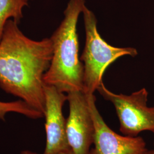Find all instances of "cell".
<instances>
[{
	"mask_svg": "<svg viewBox=\"0 0 154 154\" xmlns=\"http://www.w3.org/2000/svg\"><path fill=\"white\" fill-rule=\"evenodd\" d=\"M18 25L9 20L0 41V88L44 114V76L53 57L52 41L29 38Z\"/></svg>",
	"mask_w": 154,
	"mask_h": 154,
	"instance_id": "1",
	"label": "cell"
},
{
	"mask_svg": "<svg viewBox=\"0 0 154 154\" xmlns=\"http://www.w3.org/2000/svg\"><path fill=\"white\" fill-rule=\"evenodd\" d=\"M85 6V0H70L63 20L50 37L53 57L44 82L65 94L83 92L84 67L79 58L77 27L79 16Z\"/></svg>",
	"mask_w": 154,
	"mask_h": 154,
	"instance_id": "2",
	"label": "cell"
},
{
	"mask_svg": "<svg viewBox=\"0 0 154 154\" xmlns=\"http://www.w3.org/2000/svg\"><path fill=\"white\" fill-rule=\"evenodd\" d=\"M86 33L85 49L80 58L83 62V93L94 94L103 82L107 68L119 58L138 55L133 48H117L109 44L102 38L97 29V20L93 12L85 6L82 11Z\"/></svg>",
	"mask_w": 154,
	"mask_h": 154,
	"instance_id": "3",
	"label": "cell"
},
{
	"mask_svg": "<svg viewBox=\"0 0 154 154\" xmlns=\"http://www.w3.org/2000/svg\"><path fill=\"white\" fill-rule=\"evenodd\" d=\"M97 91L114 105L120 131L124 135L137 137L146 131L154 134V106H148L149 92L146 88H141L130 95L116 94L102 82Z\"/></svg>",
	"mask_w": 154,
	"mask_h": 154,
	"instance_id": "4",
	"label": "cell"
},
{
	"mask_svg": "<svg viewBox=\"0 0 154 154\" xmlns=\"http://www.w3.org/2000/svg\"><path fill=\"white\" fill-rule=\"evenodd\" d=\"M94 125V148L89 154H146V143L140 137L122 136L106 123L96 106L94 94L86 95Z\"/></svg>",
	"mask_w": 154,
	"mask_h": 154,
	"instance_id": "5",
	"label": "cell"
},
{
	"mask_svg": "<svg viewBox=\"0 0 154 154\" xmlns=\"http://www.w3.org/2000/svg\"><path fill=\"white\" fill-rule=\"evenodd\" d=\"M69 114L66 119V137L74 154H89L93 144L94 125L86 94H67Z\"/></svg>",
	"mask_w": 154,
	"mask_h": 154,
	"instance_id": "6",
	"label": "cell"
},
{
	"mask_svg": "<svg viewBox=\"0 0 154 154\" xmlns=\"http://www.w3.org/2000/svg\"><path fill=\"white\" fill-rule=\"evenodd\" d=\"M46 146L44 154H55L62 151L70 149L66 137V119L62 109L67 101V95L57 88L45 85Z\"/></svg>",
	"mask_w": 154,
	"mask_h": 154,
	"instance_id": "7",
	"label": "cell"
},
{
	"mask_svg": "<svg viewBox=\"0 0 154 154\" xmlns=\"http://www.w3.org/2000/svg\"><path fill=\"white\" fill-rule=\"evenodd\" d=\"M30 0H0V41L6 23L13 20L19 23L23 18V10Z\"/></svg>",
	"mask_w": 154,
	"mask_h": 154,
	"instance_id": "8",
	"label": "cell"
},
{
	"mask_svg": "<svg viewBox=\"0 0 154 154\" xmlns=\"http://www.w3.org/2000/svg\"><path fill=\"white\" fill-rule=\"evenodd\" d=\"M17 113L32 119L44 118V114L22 100L12 102L0 101V120L4 121L9 113Z\"/></svg>",
	"mask_w": 154,
	"mask_h": 154,
	"instance_id": "9",
	"label": "cell"
},
{
	"mask_svg": "<svg viewBox=\"0 0 154 154\" xmlns=\"http://www.w3.org/2000/svg\"><path fill=\"white\" fill-rule=\"evenodd\" d=\"M20 154H38L37 152H33L32 151L30 150H28V149H26V150H23L22 151Z\"/></svg>",
	"mask_w": 154,
	"mask_h": 154,
	"instance_id": "10",
	"label": "cell"
},
{
	"mask_svg": "<svg viewBox=\"0 0 154 154\" xmlns=\"http://www.w3.org/2000/svg\"><path fill=\"white\" fill-rule=\"evenodd\" d=\"M55 154H74L72 152V151L70 149H67V150H64L58 153Z\"/></svg>",
	"mask_w": 154,
	"mask_h": 154,
	"instance_id": "11",
	"label": "cell"
},
{
	"mask_svg": "<svg viewBox=\"0 0 154 154\" xmlns=\"http://www.w3.org/2000/svg\"><path fill=\"white\" fill-rule=\"evenodd\" d=\"M146 154H154V148L152 149L148 150V151L146 152Z\"/></svg>",
	"mask_w": 154,
	"mask_h": 154,
	"instance_id": "12",
	"label": "cell"
}]
</instances>
